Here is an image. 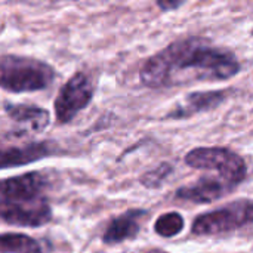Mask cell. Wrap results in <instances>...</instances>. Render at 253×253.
Instances as JSON below:
<instances>
[{
    "label": "cell",
    "instance_id": "8992f818",
    "mask_svg": "<svg viewBox=\"0 0 253 253\" xmlns=\"http://www.w3.org/2000/svg\"><path fill=\"white\" fill-rule=\"evenodd\" d=\"M95 83L83 73H74L67 83H64L55 98V117L59 125L70 123L80 111H83L93 99Z\"/></svg>",
    "mask_w": 253,
    "mask_h": 253
},
{
    "label": "cell",
    "instance_id": "5b68a950",
    "mask_svg": "<svg viewBox=\"0 0 253 253\" xmlns=\"http://www.w3.org/2000/svg\"><path fill=\"white\" fill-rule=\"evenodd\" d=\"M252 213V202L249 199L234 200L230 205L199 215L193 221L191 233L194 236H222L234 233L251 224Z\"/></svg>",
    "mask_w": 253,
    "mask_h": 253
},
{
    "label": "cell",
    "instance_id": "52a82bcc",
    "mask_svg": "<svg viewBox=\"0 0 253 253\" xmlns=\"http://www.w3.org/2000/svg\"><path fill=\"white\" fill-rule=\"evenodd\" d=\"M234 188L221 178L202 176L199 181L184 185L176 190L175 197L184 202H191L197 205H209L224 199L227 194L233 193Z\"/></svg>",
    "mask_w": 253,
    "mask_h": 253
},
{
    "label": "cell",
    "instance_id": "9c48e42d",
    "mask_svg": "<svg viewBox=\"0 0 253 253\" xmlns=\"http://www.w3.org/2000/svg\"><path fill=\"white\" fill-rule=\"evenodd\" d=\"M228 98V90H205V92H193L188 93L173 110H170L165 119L179 120L190 119L196 114L206 113L218 108Z\"/></svg>",
    "mask_w": 253,
    "mask_h": 253
},
{
    "label": "cell",
    "instance_id": "4fadbf2b",
    "mask_svg": "<svg viewBox=\"0 0 253 253\" xmlns=\"http://www.w3.org/2000/svg\"><path fill=\"white\" fill-rule=\"evenodd\" d=\"M184 218L178 212H168L156 219L154 224V233L160 237L170 239L178 236L184 230Z\"/></svg>",
    "mask_w": 253,
    "mask_h": 253
},
{
    "label": "cell",
    "instance_id": "277c9868",
    "mask_svg": "<svg viewBox=\"0 0 253 253\" xmlns=\"http://www.w3.org/2000/svg\"><path fill=\"white\" fill-rule=\"evenodd\" d=\"M185 163L190 168L213 170L233 188L239 187L248 176L245 159L225 147H199L187 153Z\"/></svg>",
    "mask_w": 253,
    "mask_h": 253
},
{
    "label": "cell",
    "instance_id": "8fae6325",
    "mask_svg": "<svg viewBox=\"0 0 253 253\" xmlns=\"http://www.w3.org/2000/svg\"><path fill=\"white\" fill-rule=\"evenodd\" d=\"M4 111L12 120L28 125L34 132H43L50 123V113L37 105L4 102Z\"/></svg>",
    "mask_w": 253,
    "mask_h": 253
},
{
    "label": "cell",
    "instance_id": "9a60e30c",
    "mask_svg": "<svg viewBox=\"0 0 253 253\" xmlns=\"http://www.w3.org/2000/svg\"><path fill=\"white\" fill-rule=\"evenodd\" d=\"M182 4H184V1H163V0L157 1V6H159L162 10H165V12L175 10V9L181 7Z\"/></svg>",
    "mask_w": 253,
    "mask_h": 253
},
{
    "label": "cell",
    "instance_id": "30bf717a",
    "mask_svg": "<svg viewBox=\"0 0 253 253\" xmlns=\"http://www.w3.org/2000/svg\"><path fill=\"white\" fill-rule=\"evenodd\" d=\"M145 219H148V212L145 209L126 211L108 224L102 236V243L107 246H116L126 240L136 239Z\"/></svg>",
    "mask_w": 253,
    "mask_h": 253
},
{
    "label": "cell",
    "instance_id": "7a4b0ae2",
    "mask_svg": "<svg viewBox=\"0 0 253 253\" xmlns=\"http://www.w3.org/2000/svg\"><path fill=\"white\" fill-rule=\"evenodd\" d=\"M46 188L47 178L37 170L0 179V221L30 228L46 225L52 219Z\"/></svg>",
    "mask_w": 253,
    "mask_h": 253
},
{
    "label": "cell",
    "instance_id": "3957f363",
    "mask_svg": "<svg viewBox=\"0 0 253 253\" xmlns=\"http://www.w3.org/2000/svg\"><path fill=\"white\" fill-rule=\"evenodd\" d=\"M55 77L53 67L40 59L16 55L0 59V89L10 93L44 90L53 83Z\"/></svg>",
    "mask_w": 253,
    "mask_h": 253
},
{
    "label": "cell",
    "instance_id": "2e32d148",
    "mask_svg": "<svg viewBox=\"0 0 253 253\" xmlns=\"http://www.w3.org/2000/svg\"><path fill=\"white\" fill-rule=\"evenodd\" d=\"M147 253H169V252H166V251H163V249H151V251H148Z\"/></svg>",
    "mask_w": 253,
    "mask_h": 253
},
{
    "label": "cell",
    "instance_id": "6da1fadb",
    "mask_svg": "<svg viewBox=\"0 0 253 253\" xmlns=\"http://www.w3.org/2000/svg\"><path fill=\"white\" fill-rule=\"evenodd\" d=\"M240 70V61L230 49L215 46L205 37H187L148 58L141 67L139 80L150 89H163L191 82H224Z\"/></svg>",
    "mask_w": 253,
    "mask_h": 253
},
{
    "label": "cell",
    "instance_id": "ba28073f",
    "mask_svg": "<svg viewBox=\"0 0 253 253\" xmlns=\"http://www.w3.org/2000/svg\"><path fill=\"white\" fill-rule=\"evenodd\" d=\"M58 153V147L52 141L31 142L21 147L0 148V170L25 166L47 159Z\"/></svg>",
    "mask_w": 253,
    "mask_h": 253
},
{
    "label": "cell",
    "instance_id": "7c38bea8",
    "mask_svg": "<svg viewBox=\"0 0 253 253\" xmlns=\"http://www.w3.org/2000/svg\"><path fill=\"white\" fill-rule=\"evenodd\" d=\"M0 253H43L37 240L21 233H1Z\"/></svg>",
    "mask_w": 253,
    "mask_h": 253
},
{
    "label": "cell",
    "instance_id": "5bb4252c",
    "mask_svg": "<svg viewBox=\"0 0 253 253\" xmlns=\"http://www.w3.org/2000/svg\"><path fill=\"white\" fill-rule=\"evenodd\" d=\"M172 172H173V166L170 163H160L154 169L142 173L139 178V184L148 190L160 188L166 182V179L172 175Z\"/></svg>",
    "mask_w": 253,
    "mask_h": 253
}]
</instances>
